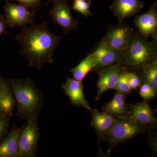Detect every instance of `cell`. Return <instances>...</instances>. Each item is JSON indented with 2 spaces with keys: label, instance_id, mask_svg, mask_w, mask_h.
Here are the masks:
<instances>
[{
  "label": "cell",
  "instance_id": "cell-4",
  "mask_svg": "<svg viewBox=\"0 0 157 157\" xmlns=\"http://www.w3.org/2000/svg\"><path fill=\"white\" fill-rule=\"evenodd\" d=\"M114 118L112 127L104 138L113 146L151 129L137 122L130 116H114Z\"/></svg>",
  "mask_w": 157,
  "mask_h": 157
},
{
  "label": "cell",
  "instance_id": "cell-27",
  "mask_svg": "<svg viewBox=\"0 0 157 157\" xmlns=\"http://www.w3.org/2000/svg\"><path fill=\"white\" fill-rule=\"evenodd\" d=\"M6 25H7V23L6 22L5 16L0 14V35L2 33L9 34L6 31Z\"/></svg>",
  "mask_w": 157,
  "mask_h": 157
},
{
  "label": "cell",
  "instance_id": "cell-6",
  "mask_svg": "<svg viewBox=\"0 0 157 157\" xmlns=\"http://www.w3.org/2000/svg\"><path fill=\"white\" fill-rule=\"evenodd\" d=\"M124 52L114 50L100 42L90 53L94 60L92 71L98 73L104 68L117 64L124 66Z\"/></svg>",
  "mask_w": 157,
  "mask_h": 157
},
{
  "label": "cell",
  "instance_id": "cell-22",
  "mask_svg": "<svg viewBox=\"0 0 157 157\" xmlns=\"http://www.w3.org/2000/svg\"><path fill=\"white\" fill-rule=\"evenodd\" d=\"M91 4V0H74L72 9L82 14L85 17H88L93 15L90 11Z\"/></svg>",
  "mask_w": 157,
  "mask_h": 157
},
{
  "label": "cell",
  "instance_id": "cell-5",
  "mask_svg": "<svg viewBox=\"0 0 157 157\" xmlns=\"http://www.w3.org/2000/svg\"><path fill=\"white\" fill-rule=\"evenodd\" d=\"M23 129L19 141L17 157H35L40 137L37 117L29 118Z\"/></svg>",
  "mask_w": 157,
  "mask_h": 157
},
{
  "label": "cell",
  "instance_id": "cell-3",
  "mask_svg": "<svg viewBox=\"0 0 157 157\" xmlns=\"http://www.w3.org/2000/svg\"><path fill=\"white\" fill-rule=\"evenodd\" d=\"M156 42H149L140 34H133L124 52V66L140 74L144 67L157 59Z\"/></svg>",
  "mask_w": 157,
  "mask_h": 157
},
{
  "label": "cell",
  "instance_id": "cell-12",
  "mask_svg": "<svg viewBox=\"0 0 157 157\" xmlns=\"http://www.w3.org/2000/svg\"><path fill=\"white\" fill-rule=\"evenodd\" d=\"M127 106L129 115L137 122L151 129L156 125V117L146 101L135 104H127Z\"/></svg>",
  "mask_w": 157,
  "mask_h": 157
},
{
  "label": "cell",
  "instance_id": "cell-8",
  "mask_svg": "<svg viewBox=\"0 0 157 157\" xmlns=\"http://www.w3.org/2000/svg\"><path fill=\"white\" fill-rule=\"evenodd\" d=\"M6 5L4 6L5 19L7 25L11 28L17 26L22 27L33 24L35 13L40 8L39 7L30 12L28 9L21 4L11 3L8 0H6Z\"/></svg>",
  "mask_w": 157,
  "mask_h": 157
},
{
  "label": "cell",
  "instance_id": "cell-18",
  "mask_svg": "<svg viewBox=\"0 0 157 157\" xmlns=\"http://www.w3.org/2000/svg\"><path fill=\"white\" fill-rule=\"evenodd\" d=\"M104 111L113 116H129L125 95L117 92L112 99L103 108Z\"/></svg>",
  "mask_w": 157,
  "mask_h": 157
},
{
  "label": "cell",
  "instance_id": "cell-15",
  "mask_svg": "<svg viewBox=\"0 0 157 157\" xmlns=\"http://www.w3.org/2000/svg\"><path fill=\"white\" fill-rule=\"evenodd\" d=\"M140 0H115L110 7L120 23L139 13L143 8Z\"/></svg>",
  "mask_w": 157,
  "mask_h": 157
},
{
  "label": "cell",
  "instance_id": "cell-24",
  "mask_svg": "<svg viewBox=\"0 0 157 157\" xmlns=\"http://www.w3.org/2000/svg\"><path fill=\"white\" fill-rule=\"evenodd\" d=\"M10 119L8 116L0 113V141L9 132Z\"/></svg>",
  "mask_w": 157,
  "mask_h": 157
},
{
  "label": "cell",
  "instance_id": "cell-14",
  "mask_svg": "<svg viewBox=\"0 0 157 157\" xmlns=\"http://www.w3.org/2000/svg\"><path fill=\"white\" fill-rule=\"evenodd\" d=\"M25 125H14L0 141V157H17L20 137Z\"/></svg>",
  "mask_w": 157,
  "mask_h": 157
},
{
  "label": "cell",
  "instance_id": "cell-2",
  "mask_svg": "<svg viewBox=\"0 0 157 157\" xmlns=\"http://www.w3.org/2000/svg\"><path fill=\"white\" fill-rule=\"evenodd\" d=\"M17 106L16 116L27 121L33 117L39 116L43 108V93L30 78H8Z\"/></svg>",
  "mask_w": 157,
  "mask_h": 157
},
{
  "label": "cell",
  "instance_id": "cell-20",
  "mask_svg": "<svg viewBox=\"0 0 157 157\" xmlns=\"http://www.w3.org/2000/svg\"><path fill=\"white\" fill-rule=\"evenodd\" d=\"M140 75L141 82H147L157 92V59L144 67Z\"/></svg>",
  "mask_w": 157,
  "mask_h": 157
},
{
  "label": "cell",
  "instance_id": "cell-13",
  "mask_svg": "<svg viewBox=\"0 0 157 157\" xmlns=\"http://www.w3.org/2000/svg\"><path fill=\"white\" fill-rule=\"evenodd\" d=\"M61 87L70 99L71 104L89 110L91 109L84 98L83 85L81 82L68 76L67 81L62 85Z\"/></svg>",
  "mask_w": 157,
  "mask_h": 157
},
{
  "label": "cell",
  "instance_id": "cell-16",
  "mask_svg": "<svg viewBox=\"0 0 157 157\" xmlns=\"http://www.w3.org/2000/svg\"><path fill=\"white\" fill-rule=\"evenodd\" d=\"M92 115L91 124L95 130L99 142L104 138L114 121V116L104 111L100 112L96 109L90 110Z\"/></svg>",
  "mask_w": 157,
  "mask_h": 157
},
{
  "label": "cell",
  "instance_id": "cell-23",
  "mask_svg": "<svg viewBox=\"0 0 157 157\" xmlns=\"http://www.w3.org/2000/svg\"><path fill=\"white\" fill-rule=\"evenodd\" d=\"M156 94L157 92L149 82L146 81H141L140 86L139 94L144 101L155 99Z\"/></svg>",
  "mask_w": 157,
  "mask_h": 157
},
{
  "label": "cell",
  "instance_id": "cell-9",
  "mask_svg": "<svg viewBox=\"0 0 157 157\" xmlns=\"http://www.w3.org/2000/svg\"><path fill=\"white\" fill-rule=\"evenodd\" d=\"M50 2L53 3L52 9L49 12L53 23L61 27L65 34L76 29L79 23L73 18L68 0H50Z\"/></svg>",
  "mask_w": 157,
  "mask_h": 157
},
{
  "label": "cell",
  "instance_id": "cell-25",
  "mask_svg": "<svg viewBox=\"0 0 157 157\" xmlns=\"http://www.w3.org/2000/svg\"><path fill=\"white\" fill-rule=\"evenodd\" d=\"M127 76L131 90H136L137 88L140 86L141 83V80L137 74L134 72H129L128 71Z\"/></svg>",
  "mask_w": 157,
  "mask_h": 157
},
{
  "label": "cell",
  "instance_id": "cell-1",
  "mask_svg": "<svg viewBox=\"0 0 157 157\" xmlns=\"http://www.w3.org/2000/svg\"><path fill=\"white\" fill-rule=\"evenodd\" d=\"M21 28L15 39L21 45L20 54L27 59L29 66L40 70L45 63H54L55 49L59 45L60 36L49 30L46 21Z\"/></svg>",
  "mask_w": 157,
  "mask_h": 157
},
{
  "label": "cell",
  "instance_id": "cell-17",
  "mask_svg": "<svg viewBox=\"0 0 157 157\" xmlns=\"http://www.w3.org/2000/svg\"><path fill=\"white\" fill-rule=\"evenodd\" d=\"M16 106L14 94L9 82L0 76V113L12 117Z\"/></svg>",
  "mask_w": 157,
  "mask_h": 157
},
{
  "label": "cell",
  "instance_id": "cell-19",
  "mask_svg": "<svg viewBox=\"0 0 157 157\" xmlns=\"http://www.w3.org/2000/svg\"><path fill=\"white\" fill-rule=\"evenodd\" d=\"M94 66V60L90 53L83 59L77 66L69 71L73 74V78L76 80L83 81L90 71H92Z\"/></svg>",
  "mask_w": 157,
  "mask_h": 157
},
{
  "label": "cell",
  "instance_id": "cell-26",
  "mask_svg": "<svg viewBox=\"0 0 157 157\" xmlns=\"http://www.w3.org/2000/svg\"><path fill=\"white\" fill-rule=\"evenodd\" d=\"M11 1L17 2L27 9H30L33 11L39 7V6H40V3L42 0H11Z\"/></svg>",
  "mask_w": 157,
  "mask_h": 157
},
{
  "label": "cell",
  "instance_id": "cell-10",
  "mask_svg": "<svg viewBox=\"0 0 157 157\" xmlns=\"http://www.w3.org/2000/svg\"><path fill=\"white\" fill-rule=\"evenodd\" d=\"M126 69L123 65L117 64L104 68L97 73L98 79L96 100H99L102 95L108 90L115 89L120 76Z\"/></svg>",
  "mask_w": 157,
  "mask_h": 157
},
{
  "label": "cell",
  "instance_id": "cell-11",
  "mask_svg": "<svg viewBox=\"0 0 157 157\" xmlns=\"http://www.w3.org/2000/svg\"><path fill=\"white\" fill-rule=\"evenodd\" d=\"M156 2L146 13L136 17L134 22L141 36L147 39L152 37L157 40V13Z\"/></svg>",
  "mask_w": 157,
  "mask_h": 157
},
{
  "label": "cell",
  "instance_id": "cell-7",
  "mask_svg": "<svg viewBox=\"0 0 157 157\" xmlns=\"http://www.w3.org/2000/svg\"><path fill=\"white\" fill-rule=\"evenodd\" d=\"M133 34V29L126 24L120 23L118 25L109 26L107 34L101 42L114 50L124 52Z\"/></svg>",
  "mask_w": 157,
  "mask_h": 157
},
{
  "label": "cell",
  "instance_id": "cell-21",
  "mask_svg": "<svg viewBox=\"0 0 157 157\" xmlns=\"http://www.w3.org/2000/svg\"><path fill=\"white\" fill-rule=\"evenodd\" d=\"M128 72V70L126 69L121 73L114 89L117 92L121 93L125 95L130 94L132 90L128 82L127 76Z\"/></svg>",
  "mask_w": 157,
  "mask_h": 157
}]
</instances>
